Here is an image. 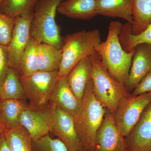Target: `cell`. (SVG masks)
Wrapping results in <instances>:
<instances>
[{
  "label": "cell",
  "mask_w": 151,
  "mask_h": 151,
  "mask_svg": "<svg viewBox=\"0 0 151 151\" xmlns=\"http://www.w3.org/2000/svg\"><path fill=\"white\" fill-rule=\"evenodd\" d=\"M122 25L119 21L110 22L107 39L97 45L96 51L108 73L124 85L135 50L127 52L122 47L119 37Z\"/></svg>",
  "instance_id": "obj_1"
},
{
  "label": "cell",
  "mask_w": 151,
  "mask_h": 151,
  "mask_svg": "<svg viewBox=\"0 0 151 151\" xmlns=\"http://www.w3.org/2000/svg\"><path fill=\"white\" fill-rule=\"evenodd\" d=\"M82 111L74 120L76 132L84 151H94L96 136L107 110L94 94L90 78L83 98Z\"/></svg>",
  "instance_id": "obj_2"
},
{
  "label": "cell",
  "mask_w": 151,
  "mask_h": 151,
  "mask_svg": "<svg viewBox=\"0 0 151 151\" xmlns=\"http://www.w3.org/2000/svg\"><path fill=\"white\" fill-rule=\"evenodd\" d=\"M90 58L94 94L106 110L114 115L122 100L131 94L123 84L108 73L97 52Z\"/></svg>",
  "instance_id": "obj_3"
},
{
  "label": "cell",
  "mask_w": 151,
  "mask_h": 151,
  "mask_svg": "<svg viewBox=\"0 0 151 151\" xmlns=\"http://www.w3.org/2000/svg\"><path fill=\"white\" fill-rule=\"evenodd\" d=\"M101 42V35L97 29L82 30L68 35L62 47L59 78L67 76L81 60L96 52V47Z\"/></svg>",
  "instance_id": "obj_4"
},
{
  "label": "cell",
  "mask_w": 151,
  "mask_h": 151,
  "mask_svg": "<svg viewBox=\"0 0 151 151\" xmlns=\"http://www.w3.org/2000/svg\"><path fill=\"white\" fill-rule=\"evenodd\" d=\"M64 0H39L34 10L30 36L40 43L62 48L63 41L55 21L58 5Z\"/></svg>",
  "instance_id": "obj_5"
},
{
  "label": "cell",
  "mask_w": 151,
  "mask_h": 151,
  "mask_svg": "<svg viewBox=\"0 0 151 151\" xmlns=\"http://www.w3.org/2000/svg\"><path fill=\"white\" fill-rule=\"evenodd\" d=\"M20 77L30 105L38 108L47 106L59 78L58 70L38 71L26 77Z\"/></svg>",
  "instance_id": "obj_6"
},
{
  "label": "cell",
  "mask_w": 151,
  "mask_h": 151,
  "mask_svg": "<svg viewBox=\"0 0 151 151\" xmlns=\"http://www.w3.org/2000/svg\"><path fill=\"white\" fill-rule=\"evenodd\" d=\"M151 103V92L124 98L113 115L120 133L126 138L138 123L144 110Z\"/></svg>",
  "instance_id": "obj_7"
},
{
  "label": "cell",
  "mask_w": 151,
  "mask_h": 151,
  "mask_svg": "<svg viewBox=\"0 0 151 151\" xmlns=\"http://www.w3.org/2000/svg\"><path fill=\"white\" fill-rule=\"evenodd\" d=\"M54 118V107L50 104L42 108L29 105L21 114L19 123L35 140L49 134Z\"/></svg>",
  "instance_id": "obj_8"
},
{
  "label": "cell",
  "mask_w": 151,
  "mask_h": 151,
  "mask_svg": "<svg viewBox=\"0 0 151 151\" xmlns=\"http://www.w3.org/2000/svg\"><path fill=\"white\" fill-rule=\"evenodd\" d=\"M34 11L16 17L15 24L10 42L7 47L9 67L18 73L22 55L30 38V27Z\"/></svg>",
  "instance_id": "obj_9"
},
{
  "label": "cell",
  "mask_w": 151,
  "mask_h": 151,
  "mask_svg": "<svg viewBox=\"0 0 151 151\" xmlns=\"http://www.w3.org/2000/svg\"><path fill=\"white\" fill-rule=\"evenodd\" d=\"M94 151H127L126 138L116 126L113 114L107 110L97 132Z\"/></svg>",
  "instance_id": "obj_10"
},
{
  "label": "cell",
  "mask_w": 151,
  "mask_h": 151,
  "mask_svg": "<svg viewBox=\"0 0 151 151\" xmlns=\"http://www.w3.org/2000/svg\"><path fill=\"white\" fill-rule=\"evenodd\" d=\"M53 106L54 118L51 132L65 145L68 151L83 150L73 117L59 108Z\"/></svg>",
  "instance_id": "obj_11"
},
{
  "label": "cell",
  "mask_w": 151,
  "mask_h": 151,
  "mask_svg": "<svg viewBox=\"0 0 151 151\" xmlns=\"http://www.w3.org/2000/svg\"><path fill=\"white\" fill-rule=\"evenodd\" d=\"M134 49L129 75L124 84L129 93L134 89L151 70V45L140 44Z\"/></svg>",
  "instance_id": "obj_12"
},
{
  "label": "cell",
  "mask_w": 151,
  "mask_h": 151,
  "mask_svg": "<svg viewBox=\"0 0 151 151\" xmlns=\"http://www.w3.org/2000/svg\"><path fill=\"white\" fill-rule=\"evenodd\" d=\"M49 103L67 113L75 120L83 108V100H79L70 90L66 76L60 77L51 94Z\"/></svg>",
  "instance_id": "obj_13"
},
{
  "label": "cell",
  "mask_w": 151,
  "mask_h": 151,
  "mask_svg": "<svg viewBox=\"0 0 151 151\" xmlns=\"http://www.w3.org/2000/svg\"><path fill=\"white\" fill-rule=\"evenodd\" d=\"M127 150L151 151V103L126 138Z\"/></svg>",
  "instance_id": "obj_14"
},
{
  "label": "cell",
  "mask_w": 151,
  "mask_h": 151,
  "mask_svg": "<svg viewBox=\"0 0 151 151\" xmlns=\"http://www.w3.org/2000/svg\"><path fill=\"white\" fill-rule=\"evenodd\" d=\"M57 12L70 18L90 19L97 15L96 0H64L58 5Z\"/></svg>",
  "instance_id": "obj_15"
},
{
  "label": "cell",
  "mask_w": 151,
  "mask_h": 151,
  "mask_svg": "<svg viewBox=\"0 0 151 151\" xmlns=\"http://www.w3.org/2000/svg\"><path fill=\"white\" fill-rule=\"evenodd\" d=\"M90 56L81 60L66 76L68 84L76 97L83 100L87 83L91 78Z\"/></svg>",
  "instance_id": "obj_16"
},
{
  "label": "cell",
  "mask_w": 151,
  "mask_h": 151,
  "mask_svg": "<svg viewBox=\"0 0 151 151\" xmlns=\"http://www.w3.org/2000/svg\"><path fill=\"white\" fill-rule=\"evenodd\" d=\"M132 0H96L97 15L119 18L133 24Z\"/></svg>",
  "instance_id": "obj_17"
},
{
  "label": "cell",
  "mask_w": 151,
  "mask_h": 151,
  "mask_svg": "<svg viewBox=\"0 0 151 151\" xmlns=\"http://www.w3.org/2000/svg\"><path fill=\"white\" fill-rule=\"evenodd\" d=\"M28 106L24 100L7 99L1 101L0 103V122L6 130L20 126L21 114Z\"/></svg>",
  "instance_id": "obj_18"
},
{
  "label": "cell",
  "mask_w": 151,
  "mask_h": 151,
  "mask_svg": "<svg viewBox=\"0 0 151 151\" xmlns=\"http://www.w3.org/2000/svg\"><path fill=\"white\" fill-rule=\"evenodd\" d=\"M62 59V48L48 44H40L37 56L38 71L58 70Z\"/></svg>",
  "instance_id": "obj_19"
},
{
  "label": "cell",
  "mask_w": 151,
  "mask_h": 151,
  "mask_svg": "<svg viewBox=\"0 0 151 151\" xmlns=\"http://www.w3.org/2000/svg\"><path fill=\"white\" fill-rule=\"evenodd\" d=\"M0 98L2 101L7 99L24 100L26 98L20 77L12 68L9 67L0 85Z\"/></svg>",
  "instance_id": "obj_20"
},
{
  "label": "cell",
  "mask_w": 151,
  "mask_h": 151,
  "mask_svg": "<svg viewBox=\"0 0 151 151\" xmlns=\"http://www.w3.org/2000/svg\"><path fill=\"white\" fill-rule=\"evenodd\" d=\"M132 13L131 32L137 35L151 24V0H132Z\"/></svg>",
  "instance_id": "obj_21"
},
{
  "label": "cell",
  "mask_w": 151,
  "mask_h": 151,
  "mask_svg": "<svg viewBox=\"0 0 151 151\" xmlns=\"http://www.w3.org/2000/svg\"><path fill=\"white\" fill-rule=\"evenodd\" d=\"M40 43L38 41L30 37L21 58L18 70L20 77H26L38 71L37 50Z\"/></svg>",
  "instance_id": "obj_22"
},
{
  "label": "cell",
  "mask_w": 151,
  "mask_h": 151,
  "mask_svg": "<svg viewBox=\"0 0 151 151\" xmlns=\"http://www.w3.org/2000/svg\"><path fill=\"white\" fill-rule=\"evenodd\" d=\"M132 26L129 23L123 24L119 40L123 49L127 52L134 50L138 45L147 43L151 45V24L143 32L137 35L131 32Z\"/></svg>",
  "instance_id": "obj_23"
},
{
  "label": "cell",
  "mask_w": 151,
  "mask_h": 151,
  "mask_svg": "<svg viewBox=\"0 0 151 151\" xmlns=\"http://www.w3.org/2000/svg\"><path fill=\"white\" fill-rule=\"evenodd\" d=\"M4 135L11 151H34L32 139L22 126L6 130Z\"/></svg>",
  "instance_id": "obj_24"
},
{
  "label": "cell",
  "mask_w": 151,
  "mask_h": 151,
  "mask_svg": "<svg viewBox=\"0 0 151 151\" xmlns=\"http://www.w3.org/2000/svg\"><path fill=\"white\" fill-rule=\"evenodd\" d=\"M39 0H4L0 4V12L14 17L33 12Z\"/></svg>",
  "instance_id": "obj_25"
},
{
  "label": "cell",
  "mask_w": 151,
  "mask_h": 151,
  "mask_svg": "<svg viewBox=\"0 0 151 151\" xmlns=\"http://www.w3.org/2000/svg\"><path fill=\"white\" fill-rule=\"evenodd\" d=\"M34 151H68L65 145L58 139H53L49 134L32 140Z\"/></svg>",
  "instance_id": "obj_26"
},
{
  "label": "cell",
  "mask_w": 151,
  "mask_h": 151,
  "mask_svg": "<svg viewBox=\"0 0 151 151\" xmlns=\"http://www.w3.org/2000/svg\"><path fill=\"white\" fill-rule=\"evenodd\" d=\"M15 17L0 12V45L7 47L12 35Z\"/></svg>",
  "instance_id": "obj_27"
},
{
  "label": "cell",
  "mask_w": 151,
  "mask_h": 151,
  "mask_svg": "<svg viewBox=\"0 0 151 151\" xmlns=\"http://www.w3.org/2000/svg\"><path fill=\"white\" fill-rule=\"evenodd\" d=\"M150 92H151V70L142 79L131 94L133 96H137Z\"/></svg>",
  "instance_id": "obj_28"
},
{
  "label": "cell",
  "mask_w": 151,
  "mask_h": 151,
  "mask_svg": "<svg viewBox=\"0 0 151 151\" xmlns=\"http://www.w3.org/2000/svg\"><path fill=\"white\" fill-rule=\"evenodd\" d=\"M9 67L7 47L0 45V85L5 78Z\"/></svg>",
  "instance_id": "obj_29"
},
{
  "label": "cell",
  "mask_w": 151,
  "mask_h": 151,
  "mask_svg": "<svg viewBox=\"0 0 151 151\" xmlns=\"http://www.w3.org/2000/svg\"><path fill=\"white\" fill-rule=\"evenodd\" d=\"M0 151H11L4 134L0 137Z\"/></svg>",
  "instance_id": "obj_30"
},
{
  "label": "cell",
  "mask_w": 151,
  "mask_h": 151,
  "mask_svg": "<svg viewBox=\"0 0 151 151\" xmlns=\"http://www.w3.org/2000/svg\"><path fill=\"white\" fill-rule=\"evenodd\" d=\"M5 131L6 129L4 127L2 124L1 122H0V137H1L3 134H4Z\"/></svg>",
  "instance_id": "obj_31"
},
{
  "label": "cell",
  "mask_w": 151,
  "mask_h": 151,
  "mask_svg": "<svg viewBox=\"0 0 151 151\" xmlns=\"http://www.w3.org/2000/svg\"><path fill=\"white\" fill-rule=\"evenodd\" d=\"M3 1H4V0H0V4H1V3Z\"/></svg>",
  "instance_id": "obj_32"
},
{
  "label": "cell",
  "mask_w": 151,
  "mask_h": 151,
  "mask_svg": "<svg viewBox=\"0 0 151 151\" xmlns=\"http://www.w3.org/2000/svg\"><path fill=\"white\" fill-rule=\"evenodd\" d=\"M1 98H0V103H1Z\"/></svg>",
  "instance_id": "obj_33"
},
{
  "label": "cell",
  "mask_w": 151,
  "mask_h": 151,
  "mask_svg": "<svg viewBox=\"0 0 151 151\" xmlns=\"http://www.w3.org/2000/svg\"><path fill=\"white\" fill-rule=\"evenodd\" d=\"M78 151H84V150H81Z\"/></svg>",
  "instance_id": "obj_34"
},
{
  "label": "cell",
  "mask_w": 151,
  "mask_h": 151,
  "mask_svg": "<svg viewBox=\"0 0 151 151\" xmlns=\"http://www.w3.org/2000/svg\"></svg>",
  "instance_id": "obj_35"
}]
</instances>
